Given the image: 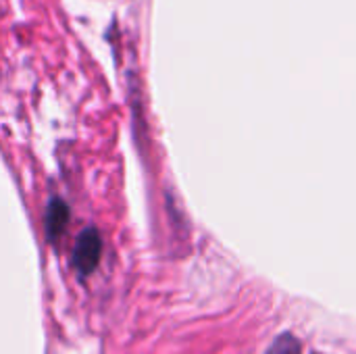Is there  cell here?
<instances>
[{"instance_id": "cell-1", "label": "cell", "mask_w": 356, "mask_h": 354, "mask_svg": "<svg viewBox=\"0 0 356 354\" xmlns=\"http://www.w3.org/2000/svg\"><path fill=\"white\" fill-rule=\"evenodd\" d=\"M100 255H102V240H100V234L96 230H86L77 242H75V248H73V257H71V263L73 267L88 275L96 269L98 261H100Z\"/></svg>"}, {"instance_id": "cell-2", "label": "cell", "mask_w": 356, "mask_h": 354, "mask_svg": "<svg viewBox=\"0 0 356 354\" xmlns=\"http://www.w3.org/2000/svg\"><path fill=\"white\" fill-rule=\"evenodd\" d=\"M69 223V207L63 200H52L46 211V234L48 240L56 242Z\"/></svg>"}, {"instance_id": "cell-3", "label": "cell", "mask_w": 356, "mask_h": 354, "mask_svg": "<svg viewBox=\"0 0 356 354\" xmlns=\"http://www.w3.org/2000/svg\"><path fill=\"white\" fill-rule=\"evenodd\" d=\"M267 354H300V344L294 336L284 334L273 342V346L269 348Z\"/></svg>"}]
</instances>
